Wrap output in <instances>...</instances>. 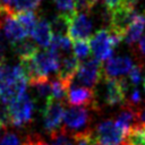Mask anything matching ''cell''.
I'll list each match as a JSON object with an SVG mask.
<instances>
[{
    "label": "cell",
    "instance_id": "cell-1",
    "mask_svg": "<svg viewBox=\"0 0 145 145\" xmlns=\"http://www.w3.org/2000/svg\"><path fill=\"white\" fill-rule=\"evenodd\" d=\"M88 109L86 106H70L65 111L62 128L72 137L92 130L89 127L92 118Z\"/></svg>",
    "mask_w": 145,
    "mask_h": 145
},
{
    "label": "cell",
    "instance_id": "cell-2",
    "mask_svg": "<svg viewBox=\"0 0 145 145\" xmlns=\"http://www.w3.org/2000/svg\"><path fill=\"white\" fill-rule=\"evenodd\" d=\"M76 80L86 87H95L104 77V67L100 60L96 58H91L85 60L79 65L76 74Z\"/></svg>",
    "mask_w": 145,
    "mask_h": 145
},
{
    "label": "cell",
    "instance_id": "cell-3",
    "mask_svg": "<svg viewBox=\"0 0 145 145\" xmlns=\"http://www.w3.org/2000/svg\"><path fill=\"white\" fill-rule=\"evenodd\" d=\"M65 111L66 110H65L63 102H59L51 99L44 104V108L42 111L43 127L50 136L61 129Z\"/></svg>",
    "mask_w": 145,
    "mask_h": 145
},
{
    "label": "cell",
    "instance_id": "cell-4",
    "mask_svg": "<svg viewBox=\"0 0 145 145\" xmlns=\"http://www.w3.org/2000/svg\"><path fill=\"white\" fill-rule=\"evenodd\" d=\"M11 125L15 127H24L32 121L34 113V102L29 95L24 94L9 105Z\"/></svg>",
    "mask_w": 145,
    "mask_h": 145
},
{
    "label": "cell",
    "instance_id": "cell-5",
    "mask_svg": "<svg viewBox=\"0 0 145 145\" xmlns=\"http://www.w3.org/2000/svg\"><path fill=\"white\" fill-rule=\"evenodd\" d=\"M125 133L116 121L108 119L97 125L94 138L100 145H120L125 140Z\"/></svg>",
    "mask_w": 145,
    "mask_h": 145
},
{
    "label": "cell",
    "instance_id": "cell-6",
    "mask_svg": "<svg viewBox=\"0 0 145 145\" xmlns=\"http://www.w3.org/2000/svg\"><path fill=\"white\" fill-rule=\"evenodd\" d=\"M92 53L100 61H106L112 58L114 48L111 43V33L109 28L97 29L89 40Z\"/></svg>",
    "mask_w": 145,
    "mask_h": 145
},
{
    "label": "cell",
    "instance_id": "cell-7",
    "mask_svg": "<svg viewBox=\"0 0 145 145\" xmlns=\"http://www.w3.org/2000/svg\"><path fill=\"white\" fill-rule=\"evenodd\" d=\"M68 104L71 106H86L97 110V101L95 92L86 86H79L78 84H71L67 93Z\"/></svg>",
    "mask_w": 145,
    "mask_h": 145
},
{
    "label": "cell",
    "instance_id": "cell-8",
    "mask_svg": "<svg viewBox=\"0 0 145 145\" xmlns=\"http://www.w3.org/2000/svg\"><path fill=\"white\" fill-rule=\"evenodd\" d=\"M93 24L85 12H75L68 18V35L72 41L86 40L89 37Z\"/></svg>",
    "mask_w": 145,
    "mask_h": 145
},
{
    "label": "cell",
    "instance_id": "cell-9",
    "mask_svg": "<svg viewBox=\"0 0 145 145\" xmlns=\"http://www.w3.org/2000/svg\"><path fill=\"white\" fill-rule=\"evenodd\" d=\"M60 56L51 50L39 51L34 57L33 61L37 69L40 77H48L52 72H58L60 69Z\"/></svg>",
    "mask_w": 145,
    "mask_h": 145
},
{
    "label": "cell",
    "instance_id": "cell-10",
    "mask_svg": "<svg viewBox=\"0 0 145 145\" xmlns=\"http://www.w3.org/2000/svg\"><path fill=\"white\" fill-rule=\"evenodd\" d=\"M0 27L3 31L6 39L11 43L16 44L26 39L28 35L22 24L17 20L14 14L3 12L0 15Z\"/></svg>",
    "mask_w": 145,
    "mask_h": 145
},
{
    "label": "cell",
    "instance_id": "cell-11",
    "mask_svg": "<svg viewBox=\"0 0 145 145\" xmlns=\"http://www.w3.org/2000/svg\"><path fill=\"white\" fill-rule=\"evenodd\" d=\"M103 101L109 106L123 105L127 101V92L122 86L120 79L104 76V92Z\"/></svg>",
    "mask_w": 145,
    "mask_h": 145
},
{
    "label": "cell",
    "instance_id": "cell-12",
    "mask_svg": "<svg viewBox=\"0 0 145 145\" xmlns=\"http://www.w3.org/2000/svg\"><path fill=\"white\" fill-rule=\"evenodd\" d=\"M134 63L131 59L127 56H118L112 57L109 60H106L104 67V76L116 78L119 76H123L125 74H128L130 69L133 68Z\"/></svg>",
    "mask_w": 145,
    "mask_h": 145
},
{
    "label": "cell",
    "instance_id": "cell-13",
    "mask_svg": "<svg viewBox=\"0 0 145 145\" xmlns=\"http://www.w3.org/2000/svg\"><path fill=\"white\" fill-rule=\"evenodd\" d=\"M117 125L122 129L125 135H127L133 127H135L137 123H139L138 119V108L130 105V104H123L121 106V111L119 112L117 120Z\"/></svg>",
    "mask_w": 145,
    "mask_h": 145
},
{
    "label": "cell",
    "instance_id": "cell-14",
    "mask_svg": "<svg viewBox=\"0 0 145 145\" xmlns=\"http://www.w3.org/2000/svg\"><path fill=\"white\" fill-rule=\"evenodd\" d=\"M20 77H26L22 65L8 66L3 62L0 63V92L8 88Z\"/></svg>",
    "mask_w": 145,
    "mask_h": 145
},
{
    "label": "cell",
    "instance_id": "cell-15",
    "mask_svg": "<svg viewBox=\"0 0 145 145\" xmlns=\"http://www.w3.org/2000/svg\"><path fill=\"white\" fill-rule=\"evenodd\" d=\"M144 28H145V14L137 12V15L128 25L123 34V41L129 45H134L136 42L139 41L144 32Z\"/></svg>",
    "mask_w": 145,
    "mask_h": 145
},
{
    "label": "cell",
    "instance_id": "cell-16",
    "mask_svg": "<svg viewBox=\"0 0 145 145\" xmlns=\"http://www.w3.org/2000/svg\"><path fill=\"white\" fill-rule=\"evenodd\" d=\"M31 35H32L34 42L39 46L49 48V45L52 41V37H53V31H52L50 22L44 18L39 19V23L35 26V28Z\"/></svg>",
    "mask_w": 145,
    "mask_h": 145
},
{
    "label": "cell",
    "instance_id": "cell-17",
    "mask_svg": "<svg viewBox=\"0 0 145 145\" xmlns=\"http://www.w3.org/2000/svg\"><path fill=\"white\" fill-rule=\"evenodd\" d=\"M48 49L58 53L60 56V58L63 56H67L69 53H72V44L70 42V39L66 35H61V34H53L52 41Z\"/></svg>",
    "mask_w": 145,
    "mask_h": 145
},
{
    "label": "cell",
    "instance_id": "cell-18",
    "mask_svg": "<svg viewBox=\"0 0 145 145\" xmlns=\"http://www.w3.org/2000/svg\"><path fill=\"white\" fill-rule=\"evenodd\" d=\"M29 85L34 88V92L36 96L44 102V104L52 99V91H51V80H49L48 77H43L40 79H36Z\"/></svg>",
    "mask_w": 145,
    "mask_h": 145
},
{
    "label": "cell",
    "instance_id": "cell-19",
    "mask_svg": "<svg viewBox=\"0 0 145 145\" xmlns=\"http://www.w3.org/2000/svg\"><path fill=\"white\" fill-rule=\"evenodd\" d=\"M12 49H14L16 56H18L20 60L31 59L39 52L36 44L27 39L16 43V44H12Z\"/></svg>",
    "mask_w": 145,
    "mask_h": 145
},
{
    "label": "cell",
    "instance_id": "cell-20",
    "mask_svg": "<svg viewBox=\"0 0 145 145\" xmlns=\"http://www.w3.org/2000/svg\"><path fill=\"white\" fill-rule=\"evenodd\" d=\"M17 20L22 24V26L25 28L27 34H32L35 26L39 23V17L34 11H22V12H16L14 14Z\"/></svg>",
    "mask_w": 145,
    "mask_h": 145
},
{
    "label": "cell",
    "instance_id": "cell-21",
    "mask_svg": "<svg viewBox=\"0 0 145 145\" xmlns=\"http://www.w3.org/2000/svg\"><path fill=\"white\" fill-rule=\"evenodd\" d=\"M125 142L130 145H145V125L137 123L126 135Z\"/></svg>",
    "mask_w": 145,
    "mask_h": 145
},
{
    "label": "cell",
    "instance_id": "cell-22",
    "mask_svg": "<svg viewBox=\"0 0 145 145\" xmlns=\"http://www.w3.org/2000/svg\"><path fill=\"white\" fill-rule=\"evenodd\" d=\"M92 50H91V45L86 40H76L72 41V53L74 56L80 61L83 60H87V58L89 57Z\"/></svg>",
    "mask_w": 145,
    "mask_h": 145
},
{
    "label": "cell",
    "instance_id": "cell-23",
    "mask_svg": "<svg viewBox=\"0 0 145 145\" xmlns=\"http://www.w3.org/2000/svg\"><path fill=\"white\" fill-rule=\"evenodd\" d=\"M69 87L58 77L53 80H51V91H52V99L59 102H63L65 99H67Z\"/></svg>",
    "mask_w": 145,
    "mask_h": 145
},
{
    "label": "cell",
    "instance_id": "cell-24",
    "mask_svg": "<svg viewBox=\"0 0 145 145\" xmlns=\"http://www.w3.org/2000/svg\"><path fill=\"white\" fill-rule=\"evenodd\" d=\"M60 15L69 18L76 12V0H53Z\"/></svg>",
    "mask_w": 145,
    "mask_h": 145
},
{
    "label": "cell",
    "instance_id": "cell-25",
    "mask_svg": "<svg viewBox=\"0 0 145 145\" xmlns=\"http://www.w3.org/2000/svg\"><path fill=\"white\" fill-rule=\"evenodd\" d=\"M42 0H15L12 6L14 14L22 12V11H33L40 5Z\"/></svg>",
    "mask_w": 145,
    "mask_h": 145
},
{
    "label": "cell",
    "instance_id": "cell-26",
    "mask_svg": "<svg viewBox=\"0 0 145 145\" xmlns=\"http://www.w3.org/2000/svg\"><path fill=\"white\" fill-rule=\"evenodd\" d=\"M52 145H76L74 137L68 134L63 128H61L56 134L51 135Z\"/></svg>",
    "mask_w": 145,
    "mask_h": 145
},
{
    "label": "cell",
    "instance_id": "cell-27",
    "mask_svg": "<svg viewBox=\"0 0 145 145\" xmlns=\"http://www.w3.org/2000/svg\"><path fill=\"white\" fill-rule=\"evenodd\" d=\"M143 77V65L137 63L134 65L130 71L128 72V80L131 84V86H138Z\"/></svg>",
    "mask_w": 145,
    "mask_h": 145
},
{
    "label": "cell",
    "instance_id": "cell-28",
    "mask_svg": "<svg viewBox=\"0 0 145 145\" xmlns=\"http://www.w3.org/2000/svg\"><path fill=\"white\" fill-rule=\"evenodd\" d=\"M126 103L130 104V105H134L136 108H138V105L142 103V95H140V92H139L137 86H133L130 88V91L127 94Z\"/></svg>",
    "mask_w": 145,
    "mask_h": 145
},
{
    "label": "cell",
    "instance_id": "cell-29",
    "mask_svg": "<svg viewBox=\"0 0 145 145\" xmlns=\"http://www.w3.org/2000/svg\"><path fill=\"white\" fill-rule=\"evenodd\" d=\"M9 125H11L9 105H6V104L0 102V127L7 128Z\"/></svg>",
    "mask_w": 145,
    "mask_h": 145
},
{
    "label": "cell",
    "instance_id": "cell-30",
    "mask_svg": "<svg viewBox=\"0 0 145 145\" xmlns=\"http://www.w3.org/2000/svg\"><path fill=\"white\" fill-rule=\"evenodd\" d=\"M0 145H19V139L15 134L9 133L2 136L0 139Z\"/></svg>",
    "mask_w": 145,
    "mask_h": 145
},
{
    "label": "cell",
    "instance_id": "cell-31",
    "mask_svg": "<svg viewBox=\"0 0 145 145\" xmlns=\"http://www.w3.org/2000/svg\"><path fill=\"white\" fill-rule=\"evenodd\" d=\"M137 53L139 56V58L143 60V62L145 63V35H143L137 44Z\"/></svg>",
    "mask_w": 145,
    "mask_h": 145
},
{
    "label": "cell",
    "instance_id": "cell-32",
    "mask_svg": "<svg viewBox=\"0 0 145 145\" xmlns=\"http://www.w3.org/2000/svg\"><path fill=\"white\" fill-rule=\"evenodd\" d=\"M6 51H7V42L5 39V34L0 32V63H2V61L5 60Z\"/></svg>",
    "mask_w": 145,
    "mask_h": 145
},
{
    "label": "cell",
    "instance_id": "cell-33",
    "mask_svg": "<svg viewBox=\"0 0 145 145\" xmlns=\"http://www.w3.org/2000/svg\"><path fill=\"white\" fill-rule=\"evenodd\" d=\"M24 145H49V144L35 136V137H28Z\"/></svg>",
    "mask_w": 145,
    "mask_h": 145
},
{
    "label": "cell",
    "instance_id": "cell-34",
    "mask_svg": "<svg viewBox=\"0 0 145 145\" xmlns=\"http://www.w3.org/2000/svg\"><path fill=\"white\" fill-rule=\"evenodd\" d=\"M138 119L140 123L145 125V104L142 108H138Z\"/></svg>",
    "mask_w": 145,
    "mask_h": 145
},
{
    "label": "cell",
    "instance_id": "cell-35",
    "mask_svg": "<svg viewBox=\"0 0 145 145\" xmlns=\"http://www.w3.org/2000/svg\"><path fill=\"white\" fill-rule=\"evenodd\" d=\"M3 12H6V11H5L3 7H2V0H0V15L3 14ZM9 14H10V12H9Z\"/></svg>",
    "mask_w": 145,
    "mask_h": 145
},
{
    "label": "cell",
    "instance_id": "cell-36",
    "mask_svg": "<svg viewBox=\"0 0 145 145\" xmlns=\"http://www.w3.org/2000/svg\"><path fill=\"white\" fill-rule=\"evenodd\" d=\"M143 87H144V91H145V76L143 78Z\"/></svg>",
    "mask_w": 145,
    "mask_h": 145
},
{
    "label": "cell",
    "instance_id": "cell-37",
    "mask_svg": "<svg viewBox=\"0 0 145 145\" xmlns=\"http://www.w3.org/2000/svg\"><path fill=\"white\" fill-rule=\"evenodd\" d=\"M120 145H130V144H128V143H127V142H122V143H121V144H120Z\"/></svg>",
    "mask_w": 145,
    "mask_h": 145
},
{
    "label": "cell",
    "instance_id": "cell-38",
    "mask_svg": "<svg viewBox=\"0 0 145 145\" xmlns=\"http://www.w3.org/2000/svg\"><path fill=\"white\" fill-rule=\"evenodd\" d=\"M89 1H91V2H93V3H94V5H95V3H96V2H97V1H99V0H89Z\"/></svg>",
    "mask_w": 145,
    "mask_h": 145
},
{
    "label": "cell",
    "instance_id": "cell-39",
    "mask_svg": "<svg viewBox=\"0 0 145 145\" xmlns=\"http://www.w3.org/2000/svg\"><path fill=\"white\" fill-rule=\"evenodd\" d=\"M93 145H100V144H99V143H96V140H95V142H94V144H93Z\"/></svg>",
    "mask_w": 145,
    "mask_h": 145
}]
</instances>
